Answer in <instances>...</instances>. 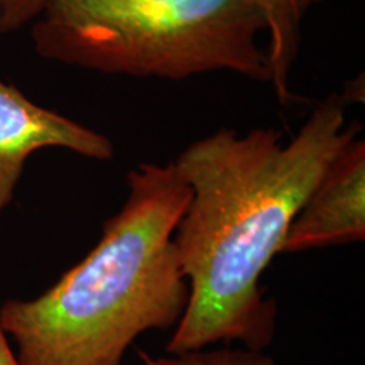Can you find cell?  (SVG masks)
Segmentation results:
<instances>
[{
    "label": "cell",
    "instance_id": "1",
    "mask_svg": "<svg viewBox=\"0 0 365 365\" xmlns=\"http://www.w3.org/2000/svg\"><path fill=\"white\" fill-rule=\"evenodd\" d=\"M349 105L341 91L328 93L287 143L271 127H222L178 154L191 195L173 242L190 296L168 352L271 344L277 312L259 281L319 176L362 130L346 122Z\"/></svg>",
    "mask_w": 365,
    "mask_h": 365
},
{
    "label": "cell",
    "instance_id": "2",
    "mask_svg": "<svg viewBox=\"0 0 365 365\" xmlns=\"http://www.w3.org/2000/svg\"><path fill=\"white\" fill-rule=\"evenodd\" d=\"M190 195L173 161L129 171L124 205L83 261L43 294L0 307L21 365H120L137 336L178 325L190 286L173 235Z\"/></svg>",
    "mask_w": 365,
    "mask_h": 365
},
{
    "label": "cell",
    "instance_id": "3",
    "mask_svg": "<svg viewBox=\"0 0 365 365\" xmlns=\"http://www.w3.org/2000/svg\"><path fill=\"white\" fill-rule=\"evenodd\" d=\"M266 34L261 0H48L31 29L38 56L100 75L271 83Z\"/></svg>",
    "mask_w": 365,
    "mask_h": 365
},
{
    "label": "cell",
    "instance_id": "4",
    "mask_svg": "<svg viewBox=\"0 0 365 365\" xmlns=\"http://www.w3.org/2000/svg\"><path fill=\"white\" fill-rule=\"evenodd\" d=\"M49 148L103 163L115 154V145L102 132L34 103L0 78V215L14 202L31 154Z\"/></svg>",
    "mask_w": 365,
    "mask_h": 365
},
{
    "label": "cell",
    "instance_id": "5",
    "mask_svg": "<svg viewBox=\"0 0 365 365\" xmlns=\"http://www.w3.org/2000/svg\"><path fill=\"white\" fill-rule=\"evenodd\" d=\"M365 240V140L355 137L331 159L296 213L281 254Z\"/></svg>",
    "mask_w": 365,
    "mask_h": 365
},
{
    "label": "cell",
    "instance_id": "6",
    "mask_svg": "<svg viewBox=\"0 0 365 365\" xmlns=\"http://www.w3.org/2000/svg\"><path fill=\"white\" fill-rule=\"evenodd\" d=\"M328 0H261L266 14V49L271 66V85L282 105L293 102V70L298 59L303 27L308 16Z\"/></svg>",
    "mask_w": 365,
    "mask_h": 365
},
{
    "label": "cell",
    "instance_id": "7",
    "mask_svg": "<svg viewBox=\"0 0 365 365\" xmlns=\"http://www.w3.org/2000/svg\"><path fill=\"white\" fill-rule=\"evenodd\" d=\"M145 365H276V362L262 352L252 349H220V350H191V352L171 354L170 357L154 359L139 352Z\"/></svg>",
    "mask_w": 365,
    "mask_h": 365
},
{
    "label": "cell",
    "instance_id": "8",
    "mask_svg": "<svg viewBox=\"0 0 365 365\" xmlns=\"http://www.w3.org/2000/svg\"><path fill=\"white\" fill-rule=\"evenodd\" d=\"M48 0H0V33H12L34 22Z\"/></svg>",
    "mask_w": 365,
    "mask_h": 365
},
{
    "label": "cell",
    "instance_id": "9",
    "mask_svg": "<svg viewBox=\"0 0 365 365\" xmlns=\"http://www.w3.org/2000/svg\"><path fill=\"white\" fill-rule=\"evenodd\" d=\"M0 365H21L16 350L11 346L9 335L4 330L2 323H0Z\"/></svg>",
    "mask_w": 365,
    "mask_h": 365
}]
</instances>
